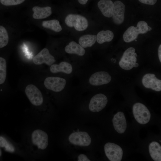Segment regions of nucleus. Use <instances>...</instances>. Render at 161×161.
<instances>
[{"instance_id":"1","label":"nucleus","mask_w":161,"mask_h":161,"mask_svg":"<svg viewBox=\"0 0 161 161\" xmlns=\"http://www.w3.org/2000/svg\"><path fill=\"white\" fill-rule=\"evenodd\" d=\"M30 143L32 147L38 150H45L48 144V136L44 131L37 129L32 132L30 136Z\"/></svg>"},{"instance_id":"2","label":"nucleus","mask_w":161,"mask_h":161,"mask_svg":"<svg viewBox=\"0 0 161 161\" xmlns=\"http://www.w3.org/2000/svg\"><path fill=\"white\" fill-rule=\"evenodd\" d=\"M135 51V49L133 47H130L125 50L119 62V65L121 68L129 70L133 67L138 66V64L136 63L137 55Z\"/></svg>"},{"instance_id":"3","label":"nucleus","mask_w":161,"mask_h":161,"mask_svg":"<svg viewBox=\"0 0 161 161\" xmlns=\"http://www.w3.org/2000/svg\"><path fill=\"white\" fill-rule=\"evenodd\" d=\"M65 22L68 26L74 27L76 30L79 31L85 30L88 26L87 19L83 16L78 14L68 15L65 18Z\"/></svg>"},{"instance_id":"4","label":"nucleus","mask_w":161,"mask_h":161,"mask_svg":"<svg viewBox=\"0 0 161 161\" xmlns=\"http://www.w3.org/2000/svg\"><path fill=\"white\" fill-rule=\"evenodd\" d=\"M133 114L136 120L139 123L145 124L149 121L150 113L145 106L142 103H137L133 106Z\"/></svg>"},{"instance_id":"5","label":"nucleus","mask_w":161,"mask_h":161,"mask_svg":"<svg viewBox=\"0 0 161 161\" xmlns=\"http://www.w3.org/2000/svg\"><path fill=\"white\" fill-rule=\"evenodd\" d=\"M44 84L47 89L55 92H59L65 88L67 84V81L64 78L49 77L45 79Z\"/></svg>"},{"instance_id":"6","label":"nucleus","mask_w":161,"mask_h":161,"mask_svg":"<svg viewBox=\"0 0 161 161\" xmlns=\"http://www.w3.org/2000/svg\"><path fill=\"white\" fill-rule=\"evenodd\" d=\"M25 94L30 103L35 106L41 105L43 102V97L39 89L33 84L28 85L25 90Z\"/></svg>"},{"instance_id":"7","label":"nucleus","mask_w":161,"mask_h":161,"mask_svg":"<svg viewBox=\"0 0 161 161\" xmlns=\"http://www.w3.org/2000/svg\"><path fill=\"white\" fill-rule=\"evenodd\" d=\"M105 154L111 161H120L121 160L123 151L118 145L113 143H108L104 145Z\"/></svg>"},{"instance_id":"8","label":"nucleus","mask_w":161,"mask_h":161,"mask_svg":"<svg viewBox=\"0 0 161 161\" xmlns=\"http://www.w3.org/2000/svg\"><path fill=\"white\" fill-rule=\"evenodd\" d=\"M111 79V77L108 73L101 71L92 74L89 77L88 82L92 86H97L109 83Z\"/></svg>"},{"instance_id":"9","label":"nucleus","mask_w":161,"mask_h":161,"mask_svg":"<svg viewBox=\"0 0 161 161\" xmlns=\"http://www.w3.org/2000/svg\"><path fill=\"white\" fill-rule=\"evenodd\" d=\"M69 140L74 145L84 146L89 145L91 142L89 135L84 131H78L71 134L69 137Z\"/></svg>"},{"instance_id":"10","label":"nucleus","mask_w":161,"mask_h":161,"mask_svg":"<svg viewBox=\"0 0 161 161\" xmlns=\"http://www.w3.org/2000/svg\"><path fill=\"white\" fill-rule=\"evenodd\" d=\"M107 102V98L105 95L102 93L96 94L91 99L89 109L92 112H99L105 107Z\"/></svg>"},{"instance_id":"11","label":"nucleus","mask_w":161,"mask_h":161,"mask_svg":"<svg viewBox=\"0 0 161 161\" xmlns=\"http://www.w3.org/2000/svg\"><path fill=\"white\" fill-rule=\"evenodd\" d=\"M56 61L55 58L49 53V50L46 48L43 49L33 58V63L37 65L45 64L50 66Z\"/></svg>"},{"instance_id":"12","label":"nucleus","mask_w":161,"mask_h":161,"mask_svg":"<svg viewBox=\"0 0 161 161\" xmlns=\"http://www.w3.org/2000/svg\"><path fill=\"white\" fill-rule=\"evenodd\" d=\"M125 5L121 1H116L114 3L112 18L114 23L120 24L124 20Z\"/></svg>"},{"instance_id":"13","label":"nucleus","mask_w":161,"mask_h":161,"mask_svg":"<svg viewBox=\"0 0 161 161\" xmlns=\"http://www.w3.org/2000/svg\"><path fill=\"white\" fill-rule=\"evenodd\" d=\"M142 83L146 88L156 91H161V80L157 78L154 74L147 73L145 75L143 78Z\"/></svg>"},{"instance_id":"14","label":"nucleus","mask_w":161,"mask_h":161,"mask_svg":"<svg viewBox=\"0 0 161 161\" xmlns=\"http://www.w3.org/2000/svg\"><path fill=\"white\" fill-rule=\"evenodd\" d=\"M50 66V71L53 73H61L69 75L73 71V67L72 64L66 61H61L58 64H53Z\"/></svg>"},{"instance_id":"15","label":"nucleus","mask_w":161,"mask_h":161,"mask_svg":"<svg viewBox=\"0 0 161 161\" xmlns=\"http://www.w3.org/2000/svg\"><path fill=\"white\" fill-rule=\"evenodd\" d=\"M112 122L114 128L118 133H123L127 128L126 120L124 113L121 112H118L113 118Z\"/></svg>"},{"instance_id":"16","label":"nucleus","mask_w":161,"mask_h":161,"mask_svg":"<svg viewBox=\"0 0 161 161\" xmlns=\"http://www.w3.org/2000/svg\"><path fill=\"white\" fill-rule=\"evenodd\" d=\"M97 6L103 15L105 16L112 17L114 3L111 0H100L97 3Z\"/></svg>"},{"instance_id":"17","label":"nucleus","mask_w":161,"mask_h":161,"mask_svg":"<svg viewBox=\"0 0 161 161\" xmlns=\"http://www.w3.org/2000/svg\"><path fill=\"white\" fill-rule=\"evenodd\" d=\"M34 12L33 18L35 19H41L47 18L52 13L51 8L49 6L40 7L35 6L32 8Z\"/></svg>"},{"instance_id":"18","label":"nucleus","mask_w":161,"mask_h":161,"mask_svg":"<svg viewBox=\"0 0 161 161\" xmlns=\"http://www.w3.org/2000/svg\"><path fill=\"white\" fill-rule=\"evenodd\" d=\"M65 52L69 54H76L83 56L85 53V49L75 41L70 42L65 47Z\"/></svg>"},{"instance_id":"19","label":"nucleus","mask_w":161,"mask_h":161,"mask_svg":"<svg viewBox=\"0 0 161 161\" xmlns=\"http://www.w3.org/2000/svg\"><path fill=\"white\" fill-rule=\"evenodd\" d=\"M149 151L154 161H161V146L156 141L151 142L149 146Z\"/></svg>"},{"instance_id":"20","label":"nucleus","mask_w":161,"mask_h":161,"mask_svg":"<svg viewBox=\"0 0 161 161\" xmlns=\"http://www.w3.org/2000/svg\"><path fill=\"white\" fill-rule=\"evenodd\" d=\"M97 35L90 34L85 35L79 39V44L84 48L90 47L95 43Z\"/></svg>"},{"instance_id":"21","label":"nucleus","mask_w":161,"mask_h":161,"mask_svg":"<svg viewBox=\"0 0 161 161\" xmlns=\"http://www.w3.org/2000/svg\"><path fill=\"white\" fill-rule=\"evenodd\" d=\"M139 34L136 27L130 26L126 30L123 34V40L127 43L131 42L137 38Z\"/></svg>"},{"instance_id":"22","label":"nucleus","mask_w":161,"mask_h":161,"mask_svg":"<svg viewBox=\"0 0 161 161\" xmlns=\"http://www.w3.org/2000/svg\"><path fill=\"white\" fill-rule=\"evenodd\" d=\"M114 37L112 32L107 30H102L97 33L96 37V41L99 44H102L106 42H110L112 40Z\"/></svg>"},{"instance_id":"23","label":"nucleus","mask_w":161,"mask_h":161,"mask_svg":"<svg viewBox=\"0 0 161 161\" xmlns=\"http://www.w3.org/2000/svg\"><path fill=\"white\" fill-rule=\"evenodd\" d=\"M42 25L45 28L57 32L61 31L62 30L59 21L56 19L43 21L42 22Z\"/></svg>"},{"instance_id":"24","label":"nucleus","mask_w":161,"mask_h":161,"mask_svg":"<svg viewBox=\"0 0 161 161\" xmlns=\"http://www.w3.org/2000/svg\"><path fill=\"white\" fill-rule=\"evenodd\" d=\"M9 41L8 32L5 28L0 25V48L6 46Z\"/></svg>"},{"instance_id":"25","label":"nucleus","mask_w":161,"mask_h":161,"mask_svg":"<svg viewBox=\"0 0 161 161\" xmlns=\"http://www.w3.org/2000/svg\"><path fill=\"white\" fill-rule=\"evenodd\" d=\"M6 62L5 59L0 57V85L5 82L6 77Z\"/></svg>"},{"instance_id":"26","label":"nucleus","mask_w":161,"mask_h":161,"mask_svg":"<svg viewBox=\"0 0 161 161\" xmlns=\"http://www.w3.org/2000/svg\"><path fill=\"white\" fill-rule=\"evenodd\" d=\"M0 147L4 148L6 151L9 152L13 153L15 151L14 146L2 136H0Z\"/></svg>"},{"instance_id":"27","label":"nucleus","mask_w":161,"mask_h":161,"mask_svg":"<svg viewBox=\"0 0 161 161\" xmlns=\"http://www.w3.org/2000/svg\"><path fill=\"white\" fill-rule=\"evenodd\" d=\"M139 34H144L148 31V26L147 23L144 21H139L136 27Z\"/></svg>"},{"instance_id":"28","label":"nucleus","mask_w":161,"mask_h":161,"mask_svg":"<svg viewBox=\"0 0 161 161\" xmlns=\"http://www.w3.org/2000/svg\"><path fill=\"white\" fill-rule=\"evenodd\" d=\"M25 0H0L3 5L8 6L18 5L23 3Z\"/></svg>"},{"instance_id":"29","label":"nucleus","mask_w":161,"mask_h":161,"mask_svg":"<svg viewBox=\"0 0 161 161\" xmlns=\"http://www.w3.org/2000/svg\"><path fill=\"white\" fill-rule=\"evenodd\" d=\"M141 3L148 5H153L157 2V0H138Z\"/></svg>"},{"instance_id":"30","label":"nucleus","mask_w":161,"mask_h":161,"mask_svg":"<svg viewBox=\"0 0 161 161\" xmlns=\"http://www.w3.org/2000/svg\"><path fill=\"white\" fill-rule=\"evenodd\" d=\"M78 161H90V160L85 155L81 154H80L78 156Z\"/></svg>"},{"instance_id":"31","label":"nucleus","mask_w":161,"mask_h":161,"mask_svg":"<svg viewBox=\"0 0 161 161\" xmlns=\"http://www.w3.org/2000/svg\"><path fill=\"white\" fill-rule=\"evenodd\" d=\"M158 55L160 62H161V45L160 44L158 49Z\"/></svg>"},{"instance_id":"32","label":"nucleus","mask_w":161,"mask_h":161,"mask_svg":"<svg viewBox=\"0 0 161 161\" xmlns=\"http://www.w3.org/2000/svg\"><path fill=\"white\" fill-rule=\"evenodd\" d=\"M88 0H78L79 3L82 5L85 4H86Z\"/></svg>"},{"instance_id":"33","label":"nucleus","mask_w":161,"mask_h":161,"mask_svg":"<svg viewBox=\"0 0 161 161\" xmlns=\"http://www.w3.org/2000/svg\"><path fill=\"white\" fill-rule=\"evenodd\" d=\"M151 30V28L148 26V31H150Z\"/></svg>"},{"instance_id":"34","label":"nucleus","mask_w":161,"mask_h":161,"mask_svg":"<svg viewBox=\"0 0 161 161\" xmlns=\"http://www.w3.org/2000/svg\"><path fill=\"white\" fill-rule=\"evenodd\" d=\"M1 151L0 148V157H1Z\"/></svg>"},{"instance_id":"35","label":"nucleus","mask_w":161,"mask_h":161,"mask_svg":"<svg viewBox=\"0 0 161 161\" xmlns=\"http://www.w3.org/2000/svg\"><path fill=\"white\" fill-rule=\"evenodd\" d=\"M160 142H161V140H160Z\"/></svg>"}]
</instances>
